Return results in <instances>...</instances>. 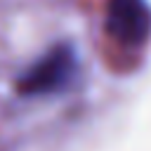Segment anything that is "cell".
I'll return each instance as SVG.
<instances>
[{
	"instance_id": "cell-1",
	"label": "cell",
	"mask_w": 151,
	"mask_h": 151,
	"mask_svg": "<svg viewBox=\"0 0 151 151\" xmlns=\"http://www.w3.org/2000/svg\"><path fill=\"white\" fill-rule=\"evenodd\" d=\"M78 73V54L71 42L52 45L40 59H35L14 83V90L24 97H42L66 90Z\"/></svg>"
},
{
	"instance_id": "cell-2",
	"label": "cell",
	"mask_w": 151,
	"mask_h": 151,
	"mask_svg": "<svg viewBox=\"0 0 151 151\" xmlns=\"http://www.w3.org/2000/svg\"><path fill=\"white\" fill-rule=\"evenodd\" d=\"M104 31L123 47H142L151 38V5L146 0H109Z\"/></svg>"
}]
</instances>
